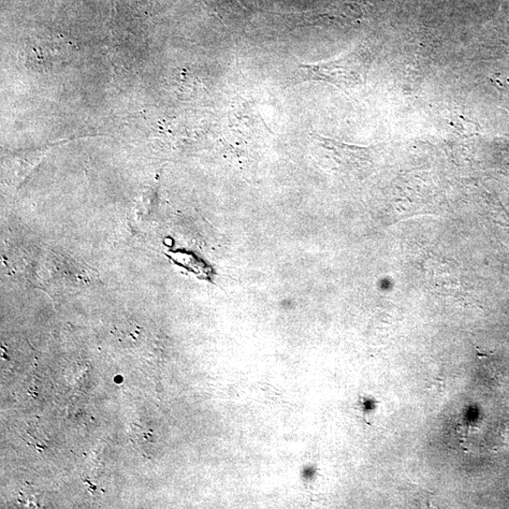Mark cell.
Wrapping results in <instances>:
<instances>
[{
    "label": "cell",
    "mask_w": 509,
    "mask_h": 509,
    "mask_svg": "<svg viewBox=\"0 0 509 509\" xmlns=\"http://www.w3.org/2000/svg\"><path fill=\"white\" fill-rule=\"evenodd\" d=\"M367 58L359 51H353L336 60L316 64H299L294 70L293 81H324L340 87L354 89L366 80Z\"/></svg>",
    "instance_id": "obj_1"
},
{
    "label": "cell",
    "mask_w": 509,
    "mask_h": 509,
    "mask_svg": "<svg viewBox=\"0 0 509 509\" xmlns=\"http://www.w3.org/2000/svg\"><path fill=\"white\" fill-rule=\"evenodd\" d=\"M169 256L176 264L194 272L200 279L211 280L213 275L212 267L192 253L177 251L171 252Z\"/></svg>",
    "instance_id": "obj_2"
}]
</instances>
